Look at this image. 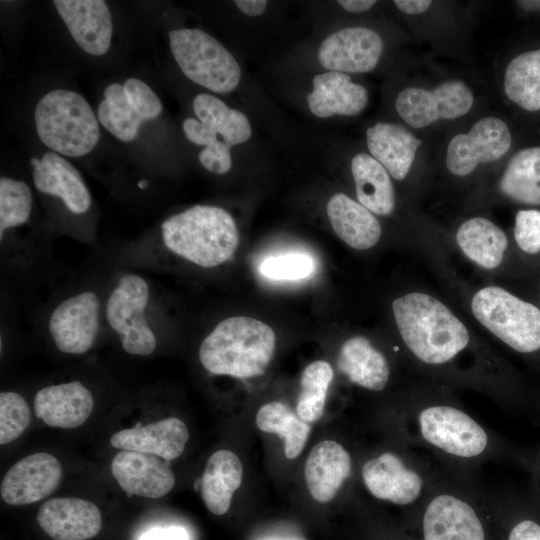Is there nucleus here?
<instances>
[{"label": "nucleus", "mask_w": 540, "mask_h": 540, "mask_svg": "<svg viewBox=\"0 0 540 540\" xmlns=\"http://www.w3.org/2000/svg\"><path fill=\"white\" fill-rule=\"evenodd\" d=\"M159 245L164 252L195 266L214 268L233 257L239 232L227 210L197 204L161 223Z\"/></svg>", "instance_id": "nucleus-1"}, {"label": "nucleus", "mask_w": 540, "mask_h": 540, "mask_svg": "<svg viewBox=\"0 0 540 540\" xmlns=\"http://www.w3.org/2000/svg\"><path fill=\"white\" fill-rule=\"evenodd\" d=\"M392 312L405 345L425 363L448 362L469 344L465 324L429 294H404L392 302Z\"/></svg>", "instance_id": "nucleus-2"}, {"label": "nucleus", "mask_w": 540, "mask_h": 540, "mask_svg": "<svg viewBox=\"0 0 540 540\" xmlns=\"http://www.w3.org/2000/svg\"><path fill=\"white\" fill-rule=\"evenodd\" d=\"M276 335L266 323L248 316L220 321L203 339L199 360L206 371L239 379L262 375L273 357Z\"/></svg>", "instance_id": "nucleus-3"}, {"label": "nucleus", "mask_w": 540, "mask_h": 540, "mask_svg": "<svg viewBox=\"0 0 540 540\" xmlns=\"http://www.w3.org/2000/svg\"><path fill=\"white\" fill-rule=\"evenodd\" d=\"M192 106L197 118H186L182 129L190 142L204 146L198 155L200 164L214 174L229 172L231 148L247 142L252 135L248 117L209 93L198 94Z\"/></svg>", "instance_id": "nucleus-4"}, {"label": "nucleus", "mask_w": 540, "mask_h": 540, "mask_svg": "<svg viewBox=\"0 0 540 540\" xmlns=\"http://www.w3.org/2000/svg\"><path fill=\"white\" fill-rule=\"evenodd\" d=\"M40 140L53 151L68 156L88 154L100 138L98 121L84 97L70 90H53L35 108Z\"/></svg>", "instance_id": "nucleus-5"}, {"label": "nucleus", "mask_w": 540, "mask_h": 540, "mask_svg": "<svg viewBox=\"0 0 540 540\" xmlns=\"http://www.w3.org/2000/svg\"><path fill=\"white\" fill-rule=\"evenodd\" d=\"M151 301L148 280L129 271L114 280L104 299V319L118 337L122 349L130 355L148 356L156 350Z\"/></svg>", "instance_id": "nucleus-6"}, {"label": "nucleus", "mask_w": 540, "mask_h": 540, "mask_svg": "<svg viewBox=\"0 0 540 540\" xmlns=\"http://www.w3.org/2000/svg\"><path fill=\"white\" fill-rule=\"evenodd\" d=\"M172 55L183 74L209 91H234L242 77L235 57L213 36L198 28L169 32Z\"/></svg>", "instance_id": "nucleus-7"}, {"label": "nucleus", "mask_w": 540, "mask_h": 540, "mask_svg": "<svg viewBox=\"0 0 540 540\" xmlns=\"http://www.w3.org/2000/svg\"><path fill=\"white\" fill-rule=\"evenodd\" d=\"M474 317L498 339L521 353L540 349V309L499 286L478 290L471 300Z\"/></svg>", "instance_id": "nucleus-8"}, {"label": "nucleus", "mask_w": 540, "mask_h": 540, "mask_svg": "<svg viewBox=\"0 0 540 540\" xmlns=\"http://www.w3.org/2000/svg\"><path fill=\"white\" fill-rule=\"evenodd\" d=\"M103 318L104 300L101 295L93 288H83L54 305L46 326L61 353L81 355L94 346Z\"/></svg>", "instance_id": "nucleus-9"}, {"label": "nucleus", "mask_w": 540, "mask_h": 540, "mask_svg": "<svg viewBox=\"0 0 540 540\" xmlns=\"http://www.w3.org/2000/svg\"><path fill=\"white\" fill-rule=\"evenodd\" d=\"M473 101L472 90L467 84L450 80L433 90L416 87L403 89L397 95L395 108L407 124L423 128L439 119H456L467 114Z\"/></svg>", "instance_id": "nucleus-10"}, {"label": "nucleus", "mask_w": 540, "mask_h": 540, "mask_svg": "<svg viewBox=\"0 0 540 540\" xmlns=\"http://www.w3.org/2000/svg\"><path fill=\"white\" fill-rule=\"evenodd\" d=\"M510 146L506 123L493 116L482 118L467 133L452 138L446 154L447 169L456 176L469 175L478 164L500 159Z\"/></svg>", "instance_id": "nucleus-11"}, {"label": "nucleus", "mask_w": 540, "mask_h": 540, "mask_svg": "<svg viewBox=\"0 0 540 540\" xmlns=\"http://www.w3.org/2000/svg\"><path fill=\"white\" fill-rule=\"evenodd\" d=\"M421 434L443 451L460 456L481 454L487 445L482 427L466 413L450 406H433L419 416Z\"/></svg>", "instance_id": "nucleus-12"}, {"label": "nucleus", "mask_w": 540, "mask_h": 540, "mask_svg": "<svg viewBox=\"0 0 540 540\" xmlns=\"http://www.w3.org/2000/svg\"><path fill=\"white\" fill-rule=\"evenodd\" d=\"M383 48V40L375 30L362 26L346 27L322 40L317 57L326 71L367 73L377 66Z\"/></svg>", "instance_id": "nucleus-13"}, {"label": "nucleus", "mask_w": 540, "mask_h": 540, "mask_svg": "<svg viewBox=\"0 0 540 540\" xmlns=\"http://www.w3.org/2000/svg\"><path fill=\"white\" fill-rule=\"evenodd\" d=\"M62 479V466L52 454L38 452L16 462L4 475L0 493L9 505L38 502L51 495Z\"/></svg>", "instance_id": "nucleus-14"}, {"label": "nucleus", "mask_w": 540, "mask_h": 540, "mask_svg": "<svg viewBox=\"0 0 540 540\" xmlns=\"http://www.w3.org/2000/svg\"><path fill=\"white\" fill-rule=\"evenodd\" d=\"M163 458L137 451L121 450L111 462V472L129 495L160 498L175 485V476Z\"/></svg>", "instance_id": "nucleus-15"}, {"label": "nucleus", "mask_w": 540, "mask_h": 540, "mask_svg": "<svg viewBox=\"0 0 540 540\" xmlns=\"http://www.w3.org/2000/svg\"><path fill=\"white\" fill-rule=\"evenodd\" d=\"M37 522L53 540H88L100 532L102 516L90 501L56 497L41 505Z\"/></svg>", "instance_id": "nucleus-16"}, {"label": "nucleus", "mask_w": 540, "mask_h": 540, "mask_svg": "<svg viewBox=\"0 0 540 540\" xmlns=\"http://www.w3.org/2000/svg\"><path fill=\"white\" fill-rule=\"evenodd\" d=\"M58 14L75 42L88 54H105L111 43L113 25L103 0H54Z\"/></svg>", "instance_id": "nucleus-17"}, {"label": "nucleus", "mask_w": 540, "mask_h": 540, "mask_svg": "<svg viewBox=\"0 0 540 540\" xmlns=\"http://www.w3.org/2000/svg\"><path fill=\"white\" fill-rule=\"evenodd\" d=\"M33 184L40 193L59 198L73 214L86 213L92 204L91 194L79 171L54 152L30 160Z\"/></svg>", "instance_id": "nucleus-18"}, {"label": "nucleus", "mask_w": 540, "mask_h": 540, "mask_svg": "<svg viewBox=\"0 0 540 540\" xmlns=\"http://www.w3.org/2000/svg\"><path fill=\"white\" fill-rule=\"evenodd\" d=\"M93 407V396L80 381L46 386L34 397L36 416L56 428L81 426L90 417Z\"/></svg>", "instance_id": "nucleus-19"}, {"label": "nucleus", "mask_w": 540, "mask_h": 540, "mask_svg": "<svg viewBox=\"0 0 540 540\" xmlns=\"http://www.w3.org/2000/svg\"><path fill=\"white\" fill-rule=\"evenodd\" d=\"M307 107L316 117L326 119L334 115L354 116L368 103L364 86L351 80L348 74L324 71L312 79V90L306 96Z\"/></svg>", "instance_id": "nucleus-20"}, {"label": "nucleus", "mask_w": 540, "mask_h": 540, "mask_svg": "<svg viewBox=\"0 0 540 540\" xmlns=\"http://www.w3.org/2000/svg\"><path fill=\"white\" fill-rule=\"evenodd\" d=\"M188 439L185 423L176 417H168L118 431L111 436L110 444L120 450L152 454L171 461L183 453Z\"/></svg>", "instance_id": "nucleus-21"}, {"label": "nucleus", "mask_w": 540, "mask_h": 540, "mask_svg": "<svg viewBox=\"0 0 540 540\" xmlns=\"http://www.w3.org/2000/svg\"><path fill=\"white\" fill-rule=\"evenodd\" d=\"M423 530L425 540H485L474 509L451 495H439L430 502Z\"/></svg>", "instance_id": "nucleus-22"}, {"label": "nucleus", "mask_w": 540, "mask_h": 540, "mask_svg": "<svg viewBox=\"0 0 540 540\" xmlns=\"http://www.w3.org/2000/svg\"><path fill=\"white\" fill-rule=\"evenodd\" d=\"M362 477L374 497L399 505L415 501L422 488L421 477L392 453H383L366 462Z\"/></svg>", "instance_id": "nucleus-23"}, {"label": "nucleus", "mask_w": 540, "mask_h": 540, "mask_svg": "<svg viewBox=\"0 0 540 540\" xmlns=\"http://www.w3.org/2000/svg\"><path fill=\"white\" fill-rule=\"evenodd\" d=\"M351 458L333 440H324L310 451L304 469L307 488L312 497L326 503L332 500L350 475Z\"/></svg>", "instance_id": "nucleus-24"}, {"label": "nucleus", "mask_w": 540, "mask_h": 540, "mask_svg": "<svg viewBox=\"0 0 540 540\" xmlns=\"http://www.w3.org/2000/svg\"><path fill=\"white\" fill-rule=\"evenodd\" d=\"M326 213L335 234L349 247L367 250L379 242L382 229L376 216L346 194L332 195Z\"/></svg>", "instance_id": "nucleus-25"}, {"label": "nucleus", "mask_w": 540, "mask_h": 540, "mask_svg": "<svg viewBox=\"0 0 540 540\" xmlns=\"http://www.w3.org/2000/svg\"><path fill=\"white\" fill-rule=\"evenodd\" d=\"M366 144L370 155L400 181L409 173L422 141L401 125L378 122L366 130Z\"/></svg>", "instance_id": "nucleus-26"}, {"label": "nucleus", "mask_w": 540, "mask_h": 540, "mask_svg": "<svg viewBox=\"0 0 540 540\" xmlns=\"http://www.w3.org/2000/svg\"><path fill=\"white\" fill-rule=\"evenodd\" d=\"M337 367L352 383L373 391L382 390L390 375L386 357L361 335L342 344Z\"/></svg>", "instance_id": "nucleus-27"}, {"label": "nucleus", "mask_w": 540, "mask_h": 540, "mask_svg": "<svg viewBox=\"0 0 540 540\" xmlns=\"http://www.w3.org/2000/svg\"><path fill=\"white\" fill-rule=\"evenodd\" d=\"M242 477L243 466L235 453L226 449L214 452L201 478V496L207 509L215 515L225 514Z\"/></svg>", "instance_id": "nucleus-28"}, {"label": "nucleus", "mask_w": 540, "mask_h": 540, "mask_svg": "<svg viewBox=\"0 0 540 540\" xmlns=\"http://www.w3.org/2000/svg\"><path fill=\"white\" fill-rule=\"evenodd\" d=\"M357 200L373 214L388 216L395 208V191L388 171L370 154L351 160Z\"/></svg>", "instance_id": "nucleus-29"}, {"label": "nucleus", "mask_w": 540, "mask_h": 540, "mask_svg": "<svg viewBox=\"0 0 540 540\" xmlns=\"http://www.w3.org/2000/svg\"><path fill=\"white\" fill-rule=\"evenodd\" d=\"M456 242L471 261L489 270L502 263L508 247L504 231L483 217L463 222L456 232Z\"/></svg>", "instance_id": "nucleus-30"}, {"label": "nucleus", "mask_w": 540, "mask_h": 540, "mask_svg": "<svg viewBox=\"0 0 540 540\" xmlns=\"http://www.w3.org/2000/svg\"><path fill=\"white\" fill-rule=\"evenodd\" d=\"M499 188L516 202L540 205V147L517 152L505 169Z\"/></svg>", "instance_id": "nucleus-31"}, {"label": "nucleus", "mask_w": 540, "mask_h": 540, "mask_svg": "<svg viewBox=\"0 0 540 540\" xmlns=\"http://www.w3.org/2000/svg\"><path fill=\"white\" fill-rule=\"evenodd\" d=\"M256 425L261 431L277 434L283 440L288 459L300 455L311 429L288 405L279 401L266 403L259 408Z\"/></svg>", "instance_id": "nucleus-32"}, {"label": "nucleus", "mask_w": 540, "mask_h": 540, "mask_svg": "<svg viewBox=\"0 0 540 540\" xmlns=\"http://www.w3.org/2000/svg\"><path fill=\"white\" fill-rule=\"evenodd\" d=\"M507 97L528 111L540 109V49L519 54L504 75Z\"/></svg>", "instance_id": "nucleus-33"}, {"label": "nucleus", "mask_w": 540, "mask_h": 540, "mask_svg": "<svg viewBox=\"0 0 540 540\" xmlns=\"http://www.w3.org/2000/svg\"><path fill=\"white\" fill-rule=\"evenodd\" d=\"M105 99L97 110L102 126L119 140H133L143 122L131 107L124 86L112 83L104 91Z\"/></svg>", "instance_id": "nucleus-34"}, {"label": "nucleus", "mask_w": 540, "mask_h": 540, "mask_svg": "<svg viewBox=\"0 0 540 540\" xmlns=\"http://www.w3.org/2000/svg\"><path fill=\"white\" fill-rule=\"evenodd\" d=\"M333 375L331 365L324 360L314 361L303 370L296 405V413L303 421L313 423L322 417Z\"/></svg>", "instance_id": "nucleus-35"}, {"label": "nucleus", "mask_w": 540, "mask_h": 540, "mask_svg": "<svg viewBox=\"0 0 540 540\" xmlns=\"http://www.w3.org/2000/svg\"><path fill=\"white\" fill-rule=\"evenodd\" d=\"M33 207L29 186L9 177L0 179V237L28 223Z\"/></svg>", "instance_id": "nucleus-36"}, {"label": "nucleus", "mask_w": 540, "mask_h": 540, "mask_svg": "<svg viewBox=\"0 0 540 540\" xmlns=\"http://www.w3.org/2000/svg\"><path fill=\"white\" fill-rule=\"evenodd\" d=\"M31 411L26 400L17 392L0 393V444L17 439L29 426Z\"/></svg>", "instance_id": "nucleus-37"}, {"label": "nucleus", "mask_w": 540, "mask_h": 540, "mask_svg": "<svg viewBox=\"0 0 540 540\" xmlns=\"http://www.w3.org/2000/svg\"><path fill=\"white\" fill-rule=\"evenodd\" d=\"M313 259L303 253H291L266 258L259 266L260 273L272 280H298L313 273Z\"/></svg>", "instance_id": "nucleus-38"}, {"label": "nucleus", "mask_w": 540, "mask_h": 540, "mask_svg": "<svg viewBox=\"0 0 540 540\" xmlns=\"http://www.w3.org/2000/svg\"><path fill=\"white\" fill-rule=\"evenodd\" d=\"M123 86L131 107L142 121L160 115L162 103L147 84L137 78H128Z\"/></svg>", "instance_id": "nucleus-39"}, {"label": "nucleus", "mask_w": 540, "mask_h": 540, "mask_svg": "<svg viewBox=\"0 0 540 540\" xmlns=\"http://www.w3.org/2000/svg\"><path fill=\"white\" fill-rule=\"evenodd\" d=\"M514 237L518 247L525 253L540 252V211L520 210L515 217Z\"/></svg>", "instance_id": "nucleus-40"}, {"label": "nucleus", "mask_w": 540, "mask_h": 540, "mask_svg": "<svg viewBox=\"0 0 540 540\" xmlns=\"http://www.w3.org/2000/svg\"><path fill=\"white\" fill-rule=\"evenodd\" d=\"M139 540H189V535L179 526L156 527L144 532Z\"/></svg>", "instance_id": "nucleus-41"}, {"label": "nucleus", "mask_w": 540, "mask_h": 540, "mask_svg": "<svg viewBox=\"0 0 540 540\" xmlns=\"http://www.w3.org/2000/svg\"><path fill=\"white\" fill-rule=\"evenodd\" d=\"M508 540H540V525L532 520H523L511 530Z\"/></svg>", "instance_id": "nucleus-42"}, {"label": "nucleus", "mask_w": 540, "mask_h": 540, "mask_svg": "<svg viewBox=\"0 0 540 540\" xmlns=\"http://www.w3.org/2000/svg\"><path fill=\"white\" fill-rule=\"evenodd\" d=\"M234 3L243 14L251 17L262 15L268 6L265 0H237Z\"/></svg>", "instance_id": "nucleus-43"}, {"label": "nucleus", "mask_w": 540, "mask_h": 540, "mask_svg": "<svg viewBox=\"0 0 540 540\" xmlns=\"http://www.w3.org/2000/svg\"><path fill=\"white\" fill-rule=\"evenodd\" d=\"M394 4L406 14H419L426 11L432 2L430 0H395Z\"/></svg>", "instance_id": "nucleus-44"}, {"label": "nucleus", "mask_w": 540, "mask_h": 540, "mask_svg": "<svg viewBox=\"0 0 540 540\" xmlns=\"http://www.w3.org/2000/svg\"><path fill=\"white\" fill-rule=\"evenodd\" d=\"M338 4L347 12L362 13L371 9L376 1L374 0H340Z\"/></svg>", "instance_id": "nucleus-45"}, {"label": "nucleus", "mask_w": 540, "mask_h": 540, "mask_svg": "<svg viewBox=\"0 0 540 540\" xmlns=\"http://www.w3.org/2000/svg\"><path fill=\"white\" fill-rule=\"evenodd\" d=\"M138 185H139L140 188L144 189V188L146 187V185H147V181L142 180V181H140V182L138 183Z\"/></svg>", "instance_id": "nucleus-46"}]
</instances>
